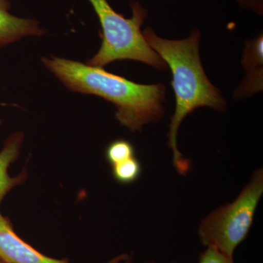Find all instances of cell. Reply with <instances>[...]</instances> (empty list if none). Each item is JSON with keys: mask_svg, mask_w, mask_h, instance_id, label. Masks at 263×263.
<instances>
[{"mask_svg": "<svg viewBox=\"0 0 263 263\" xmlns=\"http://www.w3.org/2000/svg\"><path fill=\"white\" fill-rule=\"evenodd\" d=\"M43 65L72 92L93 95L113 103L116 119L132 133L162 119L164 86L136 84L103 67L55 56L43 57Z\"/></svg>", "mask_w": 263, "mask_h": 263, "instance_id": "cell-1", "label": "cell"}, {"mask_svg": "<svg viewBox=\"0 0 263 263\" xmlns=\"http://www.w3.org/2000/svg\"><path fill=\"white\" fill-rule=\"evenodd\" d=\"M143 36L150 47L160 55L173 73L172 86L176 106L171 118L168 146L173 150V164L181 175L190 170V162L184 158L177 146V134L183 119L200 107H209L221 111L226 102L219 90L210 82L202 68L199 54L200 34L197 29L181 41H171L158 37L147 27Z\"/></svg>", "mask_w": 263, "mask_h": 263, "instance_id": "cell-2", "label": "cell"}, {"mask_svg": "<svg viewBox=\"0 0 263 263\" xmlns=\"http://www.w3.org/2000/svg\"><path fill=\"white\" fill-rule=\"evenodd\" d=\"M94 8L102 27V44L86 64L103 67L117 60H135L158 70L167 67L165 62L146 42L141 27L148 14L138 2H132V18L117 13L108 0H88Z\"/></svg>", "mask_w": 263, "mask_h": 263, "instance_id": "cell-3", "label": "cell"}, {"mask_svg": "<svg viewBox=\"0 0 263 263\" xmlns=\"http://www.w3.org/2000/svg\"><path fill=\"white\" fill-rule=\"evenodd\" d=\"M262 194L263 170L259 168L234 201L221 205L202 219L198 228L202 245L233 257L235 249L248 236Z\"/></svg>", "mask_w": 263, "mask_h": 263, "instance_id": "cell-4", "label": "cell"}, {"mask_svg": "<svg viewBox=\"0 0 263 263\" xmlns=\"http://www.w3.org/2000/svg\"><path fill=\"white\" fill-rule=\"evenodd\" d=\"M128 254L116 256L105 263H121ZM0 259L7 263H70L67 258L56 259L45 255L15 233L9 218L0 213Z\"/></svg>", "mask_w": 263, "mask_h": 263, "instance_id": "cell-5", "label": "cell"}, {"mask_svg": "<svg viewBox=\"0 0 263 263\" xmlns=\"http://www.w3.org/2000/svg\"><path fill=\"white\" fill-rule=\"evenodd\" d=\"M8 0H0V48L29 36H43L46 31L39 22L30 18H19L10 13Z\"/></svg>", "mask_w": 263, "mask_h": 263, "instance_id": "cell-6", "label": "cell"}, {"mask_svg": "<svg viewBox=\"0 0 263 263\" xmlns=\"http://www.w3.org/2000/svg\"><path fill=\"white\" fill-rule=\"evenodd\" d=\"M24 138V133L21 132L10 135L0 151V205L10 190L24 184L28 179V173L26 168L14 177L8 174L10 164L18 159Z\"/></svg>", "mask_w": 263, "mask_h": 263, "instance_id": "cell-7", "label": "cell"}, {"mask_svg": "<svg viewBox=\"0 0 263 263\" xmlns=\"http://www.w3.org/2000/svg\"><path fill=\"white\" fill-rule=\"evenodd\" d=\"M114 179L121 184H130L139 179L142 166L136 157L112 166Z\"/></svg>", "mask_w": 263, "mask_h": 263, "instance_id": "cell-8", "label": "cell"}, {"mask_svg": "<svg viewBox=\"0 0 263 263\" xmlns=\"http://www.w3.org/2000/svg\"><path fill=\"white\" fill-rule=\"evenodd\" d=\"M105 159L110 166L136 157V150L130 142L124 139L112 141L105 149Z\"/></svg>", "mask_w": 263, "mask_h": 263, "instance_id": "cell-9", "label": "cell"}, {"mask_svg": "<svg viewBox=\"0 0 263 263\" xmlns=\"http://www.w3.org/2000/svg\"><path fill=\"white\" fill-rule=\"evenodd\" d=\"M199 263H235L233 257L221 253L214 247H206L199 256Z\"/></svg>", "mask_w": 263, "mask_h": 263, "instance_id": "cell-10", "label": "cell"}, {"mask_svg": "<svg viewBox=\"0 0 263 263\" xmlns=\"http://www.w3.org/2000/svg\"><path fill=\"white\" fill-rule=\"evenodd\" d=\"M121 263H137L135 262L134 260H133V256H132V254H128V256L127 257V258L125 259H124V260L122 261ZM143 263H157L155 262H153V261H149V262H146ZM168 263H176V262H171Z\"/></svg>", "mask_w": 263, "mask_h": 263, "instance_id": "cell-11", "label": "cell"}, {"mask_svg": "<svg viewBox=\"0 0 263 263\" xmlns=\"http://www.w3.org/2000/svg\"><path fill=\"white\" fill-rule=\"evenodd\" d=\"M0 263H7V262H5V261L2 260V259H0Z\"/></svg>", "mask_w": 263, "mask_h": 263, "instance_id": "cell-12", "label": "cell"}, {"mask_svg": "<svg viewBox=\"0 0 263 263\" xmlns=\"http://www.w3.org/2000/svg\"><path fill=\"white\" fill-rule=\"evenodd\" d=\"M2 124H3V120H1V119H0V126H1Z\"/></svg>", "mask_w": 263, "mask_h": 263, "instance_id": "cell-13", "label": "cell"}]
</instances>
